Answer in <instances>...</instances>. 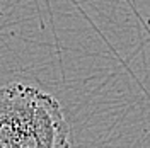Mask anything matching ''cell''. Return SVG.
I'll return each instance as SVG.
<instances>
[{
    "mask_svg": "<svg viewBox=\"0 0 150 148\" xmlns=\"http://www.w3.org/2000/svg\"><path fill=\"white\" fill-rule=\"evenodd\" d=\"M70 147V124L51 94L21 82L0 87V148Z\"/></svg>",
    "mask_w": 150,
    "mask_h": 148,
    "instance_id": "cell-1",
    "label": "cell"
}]
</instances>
